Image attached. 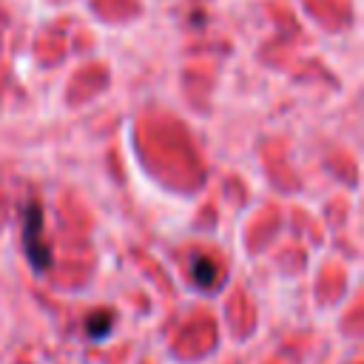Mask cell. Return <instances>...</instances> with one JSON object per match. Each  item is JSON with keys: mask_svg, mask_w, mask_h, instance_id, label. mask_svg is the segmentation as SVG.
I'll list each match as a JSON object with an SVG mask.
<instances>
[{"mask_svg": "<svg viewBox=\"0 0 364 364\" xmlns=\"http://www.w3.org/2000/svg\"><path fill=\"white\" fill-rule=\"evenodd\" d=\"M43 225H46L43 208L37 202H28L23 208V253H26V259H28V264H31L34 273H46L54 264L51 247L43 239V230H46Z\"/></svg>", "mask_w": 364, "mask_h": 364, "instance_id": "obj_1", "label": "cell"}, {"mask_svg": "<svg viewBox=\"0 0 364 364\" xmlns=\"http://www.w3.org/2000/svg\"><path fill=\"white\" fill-rule=\"evenodd\" d=\"M191 276H193L196 287H213V284H216V276H219L216 262H213L210 256L196 253V256H193V262H191Z\"/></svg>", "mask_w": 364, "mask_h": 364, "instance_id": "obj_3", "label": "cell"}, {"mask_svg": "<svg viewBox=\"0 0 364 364\" xmlns=\"http://www.w3.org/2000/svg\"><path fill=\"white\" fill-rule=\"evenodd\" d=\"M82 327H85V336L91 341H105L114 330V313L111 310H94V313L85 316Z\"/></svg>", "mask_w": 364, "mask_h": 364, "instance_id": "obj_2", "label": "cell"}]
</instances>
